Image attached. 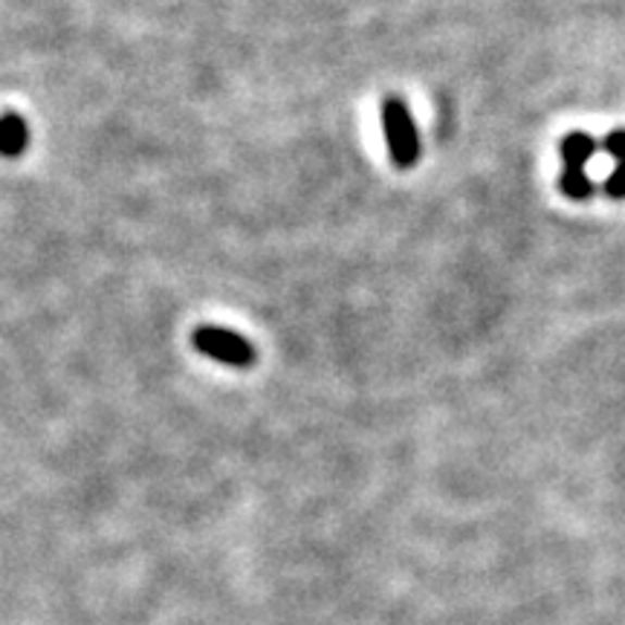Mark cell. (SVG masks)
Returning a JSON list of instances; mask_svg holds the SVG:
<instances>
[{
	"mask_svg": "<svg viewBox=\"0 0 625 625\" xmlns=\"http://www.w3.org/2000/svg\"><path fill=\"white\" fill-rule=\"evenodd\" d=\"M191 342L198 348L203 357L214 362H223V365H232V368H249L255 365V348L249 342L247 336L235 334V330H226V327H212L203 325L191 334Z\"/></svg>",
	"mask_w": 625,
	"mask_h": 625,
	"instance_id": "7a4b0ae2",
	"label": "cell"
},
{
	"mask_svg": "<svg viewBox=\"0 0 625 625\" xmlns=\"http://www.w3.org/2000/svg\"><path fill=\"white\" fill-rule=\"evenodd\" d=\"M29 146V128L17 113H3L0 116V154L21 157Z\"/></svg>",
	"mask_w": 625,
	"mask_h": 625,
	"instance_id": "3957f363",
	"label": "cell"
},
{
	"mask_svg": "<svg viewBox=\"0 0 625 625\" xmlns=\"http://www.w3.org/2000/svg\"><path fill=\"white\" fill-rule=\"evenodd\" d=\"M602 191H605V198L611 200L625 198V160L623 163H617V168L609 174V180L602 183Z\"/></svg>",
	"mask_w": 625,
	"mask_h": 625,
	"instance_id": "8992f818",
	"label": "cell"
},
{
	"mask_svg": "<svg viewBox=\"0 0 625 625\" xmlns=\"http://www.w3.org/2000/svg\"><path fill=\"white\" fill-rule=\"evenodd\" d=\"M559 154H562L567 168H585V163L597 154V139H593L591 134L574 130V134H567V137L562 139Z\"/></svg>",
	"mask_w": 625,
	"mask_h": 625,
	"instance_id": "277c9868",
	"label": "cell"
},
{
	"mask_svg": "<svg viewBox=\"0 0 625 625\" xmlns=\"http://www.w3.org/2000/svg\"><path fill=\"white\" fill-rule=\"evenodd\" d=\"M383 130H386L388 154L397 168H412L420 160V134L412 120V111L403 99H386L383 104Z\"/></svg>",
	"mask_w": 625,
	"mask_h": 625,
	"instance_id": "6da1fadb",
	"label": "cell"
},
{
	"mask_svg": "<svg viewBox=\"0 0 625 625\" xmlns=\"http://www.w3.org/2000/svg\"><path fill=\"white\" fill-rule=\"evenodd\" d=\"M559 189H562V195L571 200H588L597 191V186H593V180L585 174V168H562V174H559Z\"/></svg>",
	"mask_w": 625,
	"mask_h": 625,
	"instance_id": "5b68a950",
	"label": "cell"
},
{
	"mask_svg": "<svg viewBox=\"0 0 625 625\" xmlns=\"http://www.w3.org/2000/svg\"><path fill=\"white\" fill-rule=\"evenodd\" d=\"M602 148H605V154H611L617 163L625 160V130H611L609 137L602 139Z\"/></svg>",
	"mask_w": 625,
	"mask_h": 625,
	"instance_id": "52a82bcc",
	"label": "cell"
}]
</instances>
